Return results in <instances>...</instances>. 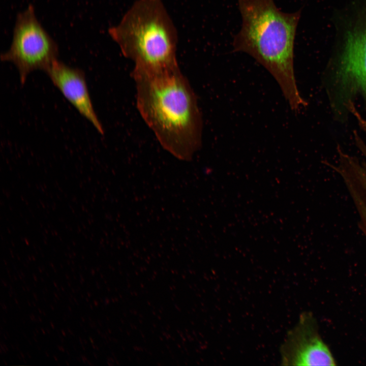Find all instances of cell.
Returning <instances> with one entry per match:
<instances>
[{
    "mask_svg": "<svg viewBox=\"0 0 366 366\" xmlns=\"http://www.w3.org/2000/svg\"><path fill=\"white\" fill-rule=\"evenodd\" d=\"M136 104L166 150L190 161L202 143V118L196 95L179 68L150 73L133 69Z\"/></svg>",
    "mask_w": 366,
    "mask_h": 366,
    "instance_id": "6da1fadb",
    "label": "cell"
},
{
    "mask_svg": "<svg viewBox=\"0 0 366 366\" xmlns=\"http://www.w3.org/2000/svg\"><path fill=\"white\" fill-rule=\"evenodd\" d=\"M242 18L234 36L233 52H242L263 66L279 84L291 109L307 106L299 92L294 69V46L300 11L282 12L274 0H238Z\"/></svg>",
    "mask_w": 366,
    "mask_h": 366,
    "instance_id": "7a4b0ae2",
    "label": "cell"
},
{
    "mask_svg": "<svg viewBox=\"0 0 366 366\" xmlns=\"http://www.w3.org/2000/svg\"><path fill=\"white\" fill-rule=\"evenodd\" d=\"M108 33L135 69L156 73L179 68L177 34L163 0H136Z\"/></svg>",
    "mask_w": 366,
    "mask_h": 366,
    "instance_id": "3957f363",
    "label": "cell"
},
{
    "mask_svg": "<svg viewBox=\"0 0 366 366\" xmlns=\"http://www.w3.org/2000/svg\"><path fill=\"white\" fill-rule=\"evenodd\" d=\"M334 119L345 123L356 111V102L366 110V21L350 30L343 48L322 78Z\"/></svg>",
    "mask_w": 366,
    "mask_h": 366,
    "instance_id": "277c9868",
    "label": "cell"
},
{
    "mask_svg": "<svg viewBox=\"0 0 366 366\" xmlns=\"http://www.w3.org/2000/svg\"><path fill=\"white\" fill-rule=\"evenodd\" d=\"M58 55L56 43L38 20L34 6L29 5L17 14L10 47L1 54V60L16 66L23 84L31 72L45 71Z\"/></svg>",
    "mask_w": 366,
    "mask_h": 366,
    "instance_id": "5b68a950",
    "label": "cell"
},
{
    "mask_svg": "<svg viewBox=\"0 0 366 366\" xmlns=\"http://www.w3.org/2000/svg\"><path fill=\"white\" fill-rule=\"evenodd\" d=\"M308 320L302 316L297 326L287 333L280 347L282 365H334L326 345L310 330Z\"/></svg>",
    "mask_w": 366,
    "mask_h": 366,
    "instance_id": "8992f818",
    "label": "cell"
},
{
    "mask_svg": "<svg viewBox=\"0 0 366 366\" xmlns=\"http://www.w3.org/2000/svg\"><path fill=\"white\" fill-rule=\"evenodd\" d=\"M64 97L101 134L104 129L95 111L83 70L67 66L58 59L45 71Z\"/></svg>",
    "mask_w": 366,
    "mask_h": 366,
    "instance_id": "52a82bcc",
    "label": "cell"
},
{
    "mask_svg": "<svg viewBox=\"0 0 366 366\" xmlns=\"http://www.w3.org/2000/svg\"><path fill=\"white\" fill-rule=\"evenodd\" d=\"M51 326H52V328H54L53 324H52L51 323Z\"/></svg>",
    "mask_w": 366,
    "mask_h": 366,
    "instance_id": "ba28073f",
    "label": "cell"
},
{
    "mask_svg": "<svg viewBox=\"0 0 366 366\" xmlns=\"http://www.w3.org/2000/svg\"><path fill=\"white\" fill-rule=\"evenodd\" d=\"M84 342H85L86 344H87L86 341L84 340Z\"/></svg>",
    "mask_w": 366,
    "mask_h": 366,
    "instance_id": "9c48e42d",
    "label": "cell"
}]
</instances>
